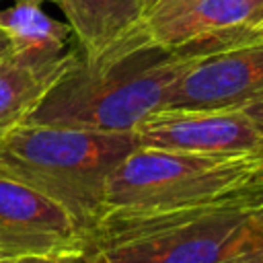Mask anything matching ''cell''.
I'll return each mask as SVG.
<instances>
[{
    "label": "cell",
    "mask_w": 263,
    "mask_h": 263,
    "mask_svg": "<svg viewBox=\"0 0 263 263\" xmlns=\"http://www.w3.org/2000/svg\"><path fill=\"white\" fill-rule=\"evenodd\" d=\"M261 21H263V4H261V8H259L257 18H255V23H253V25H257V23H261ZM253 25H249V27H253Z\"/></svg>",
    "instance_id": "cell-18"
},
{
    "label": "cell",
    "mask_w": 263,
    "mask_h": 263,
    "mask_svg": "<svg viewBox=\"0 0 263 263\" xmlns=\"http://www.w3.org/2000/svg\"><path fill=\"white\" fill-rule=\"evenodd\" d=\"M245 113L263 129V99L253 103V105H249V107H245Z\"/></svg>",
    "instance_id": "cell-15"
},
{
    "label": "cell",
    "mask_w": 263,
    "mask_h": 263,
    "mask_svg": "<svg viewBox=\"0 0 263 263\" xmlns=\"http://www.w3.org/2000/svg\"><path fill=\"white\" fill-rule=\"evenodd\" d=\"M86 232L58 203L0 173V263L82 259Z\"/></svg>",
    "instance_id": "cell-5"
},
{
    "label": "cell",
    "mask_w": 263,
    "mask_h": 263,
    "mask_svg": "<svg viewBox=\"0 0 263 263\" xmlns=\"http://www.w3.org/2000/svg\"><path fill=\"white\" fill-rule=\"evenodd\" d=\"M236 263H251V261H236ZM263 263V261H261Z\"/></svg>",
    "instance_id": "cell-20"
},
{
    "label": "cell",
    "mask_w": 263,
    "mask_h": 263,
    "mask_svg": "<svg viewBox=\"0 0 263 263\" xmlns=\"http://www.w3.org/2000/svg\"><path fill=\"white\" fill-rule=\"evenodd\" d=\"M263 0H189L179 8L150 18L138 27V35L168 51L210 55L222 37L238 27L255 23Z\"/></svg>",
    "instance_id": "cell-8"
},
{
    "label": "cell",
    "mask_w": 263,
    "mask_h": 263,
    "mask_svg": "<svg viewBox=\"0 0 263 263\" xmlns=\"http://www.w3.org/2000/svg\"><path fill=\"white\" fill-rule=\"evenodd\" d=\"M263 222V183L181 210L105 214L86 234L82 263H236Z\"/></svg>",
    "instance_id": "cell-2"
},
{
    "label": "cell",
    "mask_w": 263,
    "mask_h": 263,
    "mask_svg": "<svg viewBox=\"0 0 263 263\" xmlns=\"http://www.w3.org/2000/svg\"><path fill=\"white\" fill-rule=\"evenodd\" d=\"M136 146L132 132L23 123L0 140V173L58 203L88 234L105 216L113 171Z\"/></svg>",
    "instance_id": "cell-3"
},
{
    "label": "cell",
    "mask_w": 263,
    "mask_h": 263,
    "mask_svg": "<svg viewBox=\"0 0 263 263\" xmlns=\"http://www.w3.org/2000/svg\"><path fill=\"white\" fill-rule=\"evenodd\" d=\"M82 60H97L140 27V0H55Z\"/></svg>",
    "instance_id": "cell-10"
},
{
    "label": "cell",
    "mask_w": 263,
    "mask_h": 263,
    "mask_svg": "<svg viewBox=\"0 0 263 263\" xmlns=\"http://www.w3.org/2000/svg\"><path fill=\"white\" fill-rule=\"evenodd\" d=\"M238 261H251V263H261L263 261V222L255 230V236L249 245V251Z\"/></svg>",
    "instance_id": "cell-13"
},
{
    "label": "cell",
    "mask_w": 263,
    "mask_h": 263,
    "mask_svg": "<svg viewBox=\"0 0 263 263\" xmlns=\"http://www.w3.org/2000/svg\"><path fill=\"white\" fill-rule=\"evenodd\" d=\"M138 146L189 154H263V129L245 109H160L136 129Z\"/></svg>",
    "instance_id": "cell-6"
},
{
    "label": "cell",
    "mask_w": 263,
    "mask_h": 263,
    "mask_svg": "<svg viewBox=\"0 0 263 263\" xmlns=\"http://www.w3.org/2000/svg\"><path fill=\"white\" fill-rule=\"evenodd\" d=\"M185 2H189V0H140V16H142L140 25H144L150 18H156V16H162L171 10H175Z\"/></svg>",
    "instance_id": "cell-12"
},
{
    "label": "cell",
    "mask_w": 263,
    "mask_h": 263,
    "mask_svg": "<svg viewBox=\"0 0 263 263\" xmlns=\"http://www.w3.org/2000/svg\"><path fill=\"white\" fill-rule=\"evenodd\" d=\"M263 99V37L199 58L162 109H245Z\"/></svg>",
    "instance_id": "cell-7"
},
{
    "label": "cell",
    "mask_w": 263,
    "mask_h": 263,
    "mask_svg": "<svg viewBox=\"0 0 263 263\" xmlns=\"http://www.w3.org/2000/svg\"><path fill=\"white\" fill-rule=\"evenodd\" d=\"M29 263H82V259H60V261H29Z\"/></svg>",
    "instance_id": "cell-17"
},
{
    "label": "cell",
    "mask_w": 263,
    "mask_h": 263,
    "mask_svg": "<svg viewBox=\"0 0 263 263\" xmlns=\"http://www.w3.org/2000/svg\"><path fill=\"white\" fill-rule=\"evenodd\" d=\"M199 58L150 45L134 33L97 60L80 55L25 123L134 134L164 107L171 88Z\"/></svg>",
    "instance_id": "cell-1"
},
{
    "label": "cell",
    "mask_w": 263,
    "mask_h": 263,
    "mask_svg": "<svg viewBox=\"0 0 263 263\" xmlns=\"http://www.w3.org/2000/svg\"><path fill=\"white\" fill-rule=\"evenodd\" d=\"M263 183V154H189L136 146L113 171L105 214L222 201Z\"/></svg>",
    "instance_id": "cell-4"
},
{
    "label": "cell",
    "mask_w": 263,
    "mask_h": 263,
    "mask_svg": "<svg viewBox=\"0 0 263 263\" xmlns=\"http://www.w3.org/2000/svg\"><path fill=\"white\" fill-rule=\"evenodd\" d=\"M14 2H35V4H41L43 0H14Z\"/></svg>",
    "instance_id": "cell-19"
},
{
    "label": "cell",
    "mask_w": 263,
    "mask_h": 263,
    "mask_svg": "<svg viewBox=\"0 0 263 263\" xmlns=\"http://www.w3.org/2000/svg\"><path fill=\"white\" fill-rule=\"evenodd\" d=\"M0 33L8 39L12 53L31 60H55L72 49L70 27L35 2H14L0 10Z\"/></svg>",
    "instance_id": "cell-11"
},
{
    "label": "cell",
    "mask_w": 263,
    "mask_h": 263,
    "mask_svg": "<svg viewBox=\"0 0 263 263\" xmlns=\"http://www.w3.org/2000/svg\"><path fill=\"white\" fill-rule=\"evenodd\" d=\"M78 58V47L55 60H31L12 51L0 55V140L29 119L47 90Z\"/></svg>",
    "instance_id": "cell-9"
},
{
    "label": "cell",
    "mask_w": 263,
    "mask_h": 263,
    "mask_svg": "<svg viewBox=\"0 0 263 263\" xmlns=\"http://www.w3.org/2000/svg\"><path fill=\"white\" fill-rule=\"evenodd\" d=\"M263 37V21L253 25V27H240L238 29V39L240 43L245 41H253V39H261Z\"/></svg>",
    "instance_id": "cell-14"
},
{
    "label": "cell",
    "mask_w": 263,
    "mask_h": 263,
    "mask_svg": "<svg viewBox=\"0 0 263 263\" xmlns=\"http://www.w3.org/2000/svg\"><path fill=\"white\" fill-rule=\"evenodd\" d=\"M10 51V43H8V39L4 37V33H0V55H4V53H8Z\"/></svg>",
    "instance_id": "cell-16"
}]
</instances>
